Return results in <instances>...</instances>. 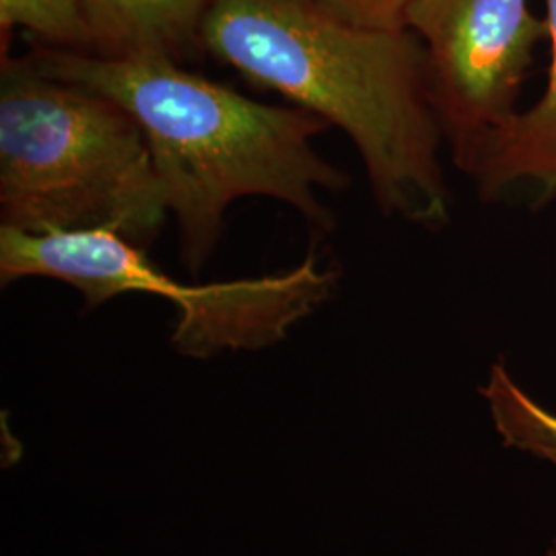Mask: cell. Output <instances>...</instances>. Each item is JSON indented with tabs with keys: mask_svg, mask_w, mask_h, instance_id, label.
Returning <instances> with one entry per match:
<instances>
[{
	"mask_svg": "<svg viewBox=\"0 0 556 556\" xmlns=\"http://www.w3.org/2000/svg\"><path fill=\"white\" fill-rule=\"evenodd\" d=\"M56 278L75 287L96 309L126 293L176 301L179 319L172 342L186 357L220 351H256L287 337L337 289L332 268L309 254L299 266L268 277L184 285L163 273L144 248L110 229L25 233L0 227V280Z\"/></svg>",
	"mask_w": 556,
	"mask_h": 556,
	"instance_id": "obj_4",
	"label": "cell"
},
{
	"mask_svg": "<svg viewBox=\"0 0 556 556\" xmlns=\"http://www.w3.org/2000/svg\"><path fill=\"white\" fill-rule=\"evenodd\" d=\"M548 556H556V542L553 544V548H551V553H548Z\"/></svg>",
	"mask_w": 556,
	"mask_h": 556,
	"instance_id": "obj_11",
	"label": "cell"
},
{
	"mask_svg": "<svg viewBox=\"0 0 556 556\" xmlns=\"http://www.w3.org/2000/svg\"><path fill=\"white\" fill-rule=\"evenodd\" d=\"M27 59L54 79L116 101L139 122L190 270L211 258L229 204L243 197L280 200L319 231L334 229L318 192L342 190L346 174L316 151L314 139L328 128L316 114L245 98L176 60L114 59L41 43Z\"/></svg>",
	"mask_w": 556,
	"mask_h": 556,
	"instance_id": "obj_2",
	"label": "cell"
},
{
	"mask_svg": "<svg viewBox=\"0 0 556 556\" xmlns=\"http://www.w3.org/2000/svg\"><path fill=\"white\" fill-rule=\"evenodd\" d=\"M20 27L27 29L41 46L75 52L96 48L83 0H0L2 48Z\"/></svg>",
	"mask_w": 556,
	"mask_h": 556,
	"instance_id": "obj_9",
	"label": "cell"
},
{
	"mask_svg": "<svg viewBox=\"0 0 556 556\" xmlns=\"http://www.w3.org/2000/svg\"><path fill=\"white\" fill-rule=\"evenodd\" d=\"M101 56L176 60L200 41L208 0H83Z\"/></svg>",
	"mask_w": 556,
	"mask_h": 556,
	"instance_id": "obj_7",
	"label": "cell"
},
{
	"mask_svg": "<svg viewBox=\"0 0 556 556\" xmlns=\"http://www.w3.org/2000/svg\"><path fill=\"white\" fill-rule=\"evenodd\" d=\"M0 213V227L25 233L110 229L147 248L169 211L132 114L2 56Z\"/></svg>",
	"mask_w": 556,
	"mask_h": 556,
	"instance_id": "obj_3",
	"label": "cell"
},
{
	"mask_svg": "<svg viewBox=\"0 0 556 556\" xmlns=\"http://www.w3.org/2000/svg\"><path fill=\"white\" fill-rule=\"evenodd\" d=\"M544 2L553 46L546 89L534 108L498 128L464 165L486 194L526 184L542 200L556 197V0Z\"/></svg>",
	"mask_w": 556,
	"mask_h": 556,
	"instance_id": "obj_6",
	"label": "cell"
},
{
	"mask_svg": "<svg viewBox=\"0 0 556 556\" xmlns=\"http://www.w3.org/2000/svg\"><path fill=\"white\" fill-rule=\"evenodd\" d=\"M404 27L425 41L429 91L462 167L516 116L514 101L538 41L528 0H413Z\"/></svg>",
	"mask_w": 556,
	"mask_h": 556,
	"instance_id": "obj_5",
	"label": "cell"
},
{
	"mask_svg": "<svg viewBox=\"0 0 556 556\" xmlns=\"http://www.w3.org/2000/svg\"><path fill=\"white\" fill-rule=\"evenodd\" d=\"M410 2L413 0H319V4L338 20L386 31L406 29L404 15Z\"/></svg>",
	"mask_w": 556,
	"mask_h": 556,
	"instance_id": "obj_10",
	"label": "cell"
},
{
	"mask_svg": "<svg viewBox=\"0 0 556 556\" xmlns=\"http://www.w3.org/2000/svg\"><path fill=\"white\" fill-rule=\"evenodd\" d=\"M200 43L344 130L386 215L429 229L450 220L427 56L406 29L358 27L319 0H208Z\"/></svg>",
	"mask_w": 556,
	"mask_h": 556,
	"instance_id": "obj_1",
	"label": "cell"
},
{
	"mask_svg": "<svg viewBox=\"0 0 556 556\" xmlns=\"http://www.w3.org/2000/svg\"><path fill=\"white\" fill-rule=\"evenodd\" d=\"M480 392L507 447H516L556 466V415L538 404L511 378L507 365L495 363Z\"/></svg>",
	"mask_w": 556,
	"mask_h": 556,
	"instance_id": "obj_8",
	"label": "cell"
}]
</instances>
